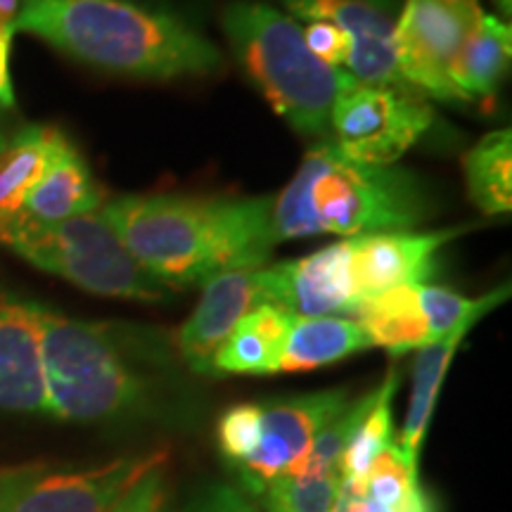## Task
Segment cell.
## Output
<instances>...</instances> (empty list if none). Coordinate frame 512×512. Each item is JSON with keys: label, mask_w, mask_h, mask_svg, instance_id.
<instances>
[{"label": "cell", "mask_w": 512, "mask_h": 512, "mask_svg": "<svg viewBox=\"0 0 512 512\" xmlns=\"http://www.w3.org/2000/svg\"><path fill=\"white\" fill-rule=\"evenodd\" d=\"M399 389V373L389 370L380 387L375 389V401L351 434L342 453V482H358L366 477L368 467L389 444H394V422H392V399Z\"/></svg>", "instance_id": "24"}, {"label": "cell", "mask_w": 512, "mask_h": 512, "mask_svg": "<svg viewBox=\"0 0 512 512\" xmlns=\"http://www.w3.org/2000/svg\"><path fill=\"white\" fill-rule=\"evenodd\" d=\"M354 316L366 332L370 347L387 349L392 356H403L432 342L430 325L418 299V285L370 294L356 306Z\"/></svg>", "instance_id": "19"}, {"label": "cell", "mask_w": 512, "mask_h": 512, "mask_svg": "<svg viewBox=\"0 0 512 512\" xmlns=\"http://www.w3.org/2000/svg\"><path fill=\"white\" fill-rule=\"evenodd\" d=\"M342 475L280 477L264 491L268 512H335Z\"/></svg>", "instance_id": "26"}, {"label": "cell", "mask_w": 512, "mask_h": 512, "mask_svg": "<svg viewBox=\"0 0 512 512\" xmlns=\"http://www.w3.org/2000/svg\"><path fill=\"white\" fill-rule=\"evenodd\" d=\"M100 211L133 259L174 292L261 268L275 247L273 197L124 195Z\"/></svg>", "instance_id": "1"}, {"label": "cell", "mask_w": 512, "mask_h": 512, "mask_svg": "<svg viewBox=\"0 0 512 512\" xmlns=\"http://www.w3.org/2000/svg\"><path fill=\"white\" fill-rule=\"evenodd\" d=\"M465 228L392 230L349 238V271L358 299L401 285H425L439 273V254ZM358 302V304H361Z\"/></svg>", "instance_id": "13"}, {"label": "cell", "mask_w": 512, "mask_h": 512, "mask_svg": "<svg viewBox=\"0 0 512 512\" xmlns=\"http://www.w3.org/2000/svg\"><path fill=\"white\" fill-rule=\"evenodd\" d=\"M465 181L470 200L486 216L512 209V131L501 128L479 140L465 155Z\"/></svg>", "instance_id": "23"}, {"label": "cell", "mask_w": 512, "mask_h": 512, "mask_svg": "<svg viewBox=\"0 0 512 512\" xmlns=\"http://www.w3.org/2000/svg\"><path fill=\"white\" fill-rule=\"evenodd\" d=\"M370 342L354 318L294 316L278 373H306L368 349Z\"/></svg>", "instance_id": "20"}, {"label": "cell", "mask_w": 512, "mask_h": 512, "mask_svg": "<svg viewBox=\"0 0 512 512\" xmlns=\"http://www.w3.org/2000/svg\"><path fill=\"white\" fill-rule=\"evenodd\" d=\"M413 482H418V467L406 458L399 444H389L370 463L366 477H363V489L375 503L394 510Z\"/></svg>", "instance_id": "27"}, {"label": "cell", "mask_w": 512, "mask_h": 512, "mask_svg": "<svg viewBox=\"0 0 512 512\" xmlns=\"http://www.w3.org/2000/svg\"><path fill=\"white\" fill-rule=\"evenodd\" d=\"M347 389H328L261 401V437L254 456L238 467L240 484L264 496L268 484L302 470L313 441L332 418L349 406Z\"/></svg>", "instance_id": "10"}, {"label": "cell", "mask_w": 512, "mask_h": 512, "mask_svg": "<svg viewBox=\"0 0 512 512\" xmlns=\"http://www.w3.org/2000/svg\"><path fill=\"white\" fill-rule=\"evenodd\" d=\"M166 463V453L117 458L95 467L29 463L0 470V512H114Z\"/></svg>", "instance_id": "7"}, {"label": "cell", "mask_w": 512, "mask_h": 512, "mask_svg": "<svg viewBox=\"0 0 512 512\" xmlns=\"http://www.w3.org/2000/svg\"><path fill=\"white\" fill-rule=\"evenodd\" d=\"M164 501L162 494V470L150 475L147 479H143L136 489L128 494L124 501H121L114 512H147L152 505Z\"/></svg>", "instance_id": "31"}, {"label": "cell", "mask_w": 512, "mask_h": 512, "mask_svg": "<svg viewBox=\"0 0 512 512\" xmlns=\"http://www.w3.org/2000/svg\"><path fill=\"white\" fill-rule=\"evenodd\" d=\"M8 140H10V136H8V133H3V128H0V150H3Z\"/></svg>", "instance_id": "39"}, {"label": "cell", "mask_w": 512, "mask_h": 512, "mask_svg": "<svg viewBox=\"0 0 512 512\" xmlns=\"http://www.w3.org/2000/svg\"><path fill=\"white\" fill-rule=\"evenodd\" d=\"M12 22L0 17V110H12L15 107V88H12L10 76V48H12Z\"/></svg>", "instance_id": "32"}, {"label": "cell", "mask_w": 512, "mask_h": 512, "mask_svg": "<svg viewBox=\"0 0 512 512\" xmlns=\"http://www.w3.org/2000/svg\"><path fill=\"white\" fill-rule=\"evenodd\" d=\"M261 437V406L259 403H238L230 406L216 425V441L223 460L230 467H242L254 456Z\"/></svg>", "instance_id": "28"}, {"label": "cell", "mask_w": 512, "mask_h": 512, "mask_svg": "<svg viewBox=\"0 0 512 512\" xmlns=\"http://www.w3.org/2000/svg\"><path fill=\"white\" fill-rule=\"evenodd\" d=\"M434 211L425 178L401 166L361 164L344 157L332 140L306 152L302 166L273 197V242L413 230Z\"/></svg>", "instance_id": "4"}, {"label": "cell", "mask_w": 512, "mask_h": 512, "mask_svg": "<svg viewBox=\"0 0 512 512\" xmlns=\"http://www.w3.org/2000/svg\"><path fill=\"white\" fill-rule=\"evenodd\" d=\"M510 297V283H505L496 290H491L484 297L470 299L463 294L448 290L441 285H418V299L425 313L427 325H430V337L432 342L451 335L453 330L463 328V325H475L482 320L486 313H491L496 306H501L505 299Z\"/></svg>", "instance_id": "25"}, {"label": "cell", "mask_w": 512, "mask_h": 512, "mask_svg": "<svg viewBox=\"0 0 512 512\" xmlns=\"http://www.w3.org/2000/svg\"><path fill=\"white\" fill-rule=\"evenodd\" d=\"M147 512H166V510H164V501H159V503H155V505H152V508H150V510H147Z\"/></svg>", "instance_id": "40"}, {"label": "cell", "mask_w": 512, "mask_h": 512, "mask_svg": "<svg viewBox=\"0 0 512 512\" xmlns=\"http://www.w3.org/2000/svg\"><path fill=\"white\" fill-rule=\"evenodd\" d=\"M41 351L55 420H124L150 413L162 396L169 361L157 332L76 320L41 306Z\"/></svg>", "instance_id": "3"}, {"label": "cell", "mask_w": 512, "mask_h": 512, "mask_svg": "<svg viewBox=\"0 0 512 512\" xmlns=\"http://www.w3.org/2000/svg\"><path fill=\"white\" fill-rule=\"evenodd\" d=\"M373 3H377V5H382V8H387V10H396V5H399V0H373Z\"/></svg>", "instance_id": "37"}, {"label": "cell", "mask_w": 512, "mask_h": 512, "mask_svg": "<svg viewBox=\"0 0 512 512\" xmlns=\"http://www.w3.org/2000/svg\"><path fill=\"white\" fill-rule=\"evenodd\" d=\"M496 3H498V8L505 12V15H510V8H512L510 0H496Z\"/></svg>", "instance_id": "38"}, {"label": "cell", "mask_w": 512, "mask_h": 512, "mask_svg": "<svg viewBox=\"0 0 512 512\" xmlns=\"http://www.w3.org/2000/svg\"><path fill=\"white\" fill-rule=\"evenodd\" d=\"M261 302L294 316H354L358 299L349 271V242L328 245L304 259L256 268Z\"/></svg>", "instance_id": "11"}, {"label": "cell", "mask_w": 512, "mask_h": 512, "mask_svg": "<svg viewBox=\"0 0 512 512\" xmlns=\"http://www.w3.org/2000/svg\"><path fill=\"white\" fill-rule=\"evenodd\" d=\"M12 29L27 31L105 74L171 81L221 72V50L171 12L128 0H24Z\"/></svg>", "instance_id": "2"}, {"label": "cell", "mask_w": 512, "mask_h": 512, "mask_svg": "<svg viewBox=\"0 0 512 512\" xmlns=\"http://www.w3.org/2000/svg\"><path fill=\"white\" fill-rule=\"evenodd\" d=\"M335 512H394L392 508H384V505L375 503L368 496H351V498H339Z\"/></svg>", "instance_id": "34"}, {"label": "cell", "mask_w": 512, "mask_h": 512, "mask_svg": "<svg viewBox=\"0 0 512 512\" xmlns=\"http://www.w3.org/2000/svg\"><path fill=\"white\" fill-rule=\"evenodd\" d=\"M259 304L264 302H261L256 268L228 271L209 278L202 285L200 304L176 335L181 361L195 375L211 377L216 351L223 347L235 325Z\"/></svg>", "instance_id": "15"}, {"label": "cell", "mask_w": 512, "mask_h": 512, "mask_svg": "<svg viewBox=\"0 0 512 512\" xmlns=\"http://www.w3.org/2000/svg\"><path fill=\"white\" fill-rule=\"evenodd\" d=\"M294 320L283 306L259 304L235 325L211 363V377L275 375Z\"/></svg>", "instance_id": "17"}, {"label": "cell", "mask_w": 512, "mask_h": 512, "mask_svg": "<svg viewBox=\"0 0 512 512\" xmlns=\"http://www.w3.org/2000/svg\"><path fill=\"white\" fill-rule=\"evenodd\" d=\"M24 0H0V17L8 19V22H15L19 10H22Z\"/></svg>", "instance_id": "35"}, {"label": "cell", "mask_w": 512, "mask_h": 512, "mask_svg": "<svg viewBox=\"0 0 512 512\" xmlns=\"http://www.w3.org/2000/svg\"><path fill=\"white\" fill-rule=\"evenodd\" d=\"M484 17L479 0H403L394 19V55L401 81L413 93L467 102L453 67Z\"/></svg>", "instance_id": "8"}, {"label": "cell", "mask_w": 512, "mask_h": 512, "mask_svg": "<svg viewBox=\"0 0 512 512\" xmlns=\"http://www.w3.org/2000/svg\"><path fill=\"white\" fill-rule=\"evenodd\" d=\"M470 330L472 325H463V328L453 330L451 335L425 344V347L418 349V356H415L411 403H408L406 422H403L399 441V448L415 467H418L422 441H425V434L432 425V415L434 408H437L448 368H451L456 351L463 344V339L470 335Z\"/></svg>", "instance_id": "21"}, {"label": "cell", "mask_w": 512, "mask_h": 512, "mask_svg": "<svg viewBox=\"0 0 512 512\" xmlns=\"http://www.w3.org/2000/svg\"><path fill=\"white\" fill-rule=\"evenodd\" d=\"M8 247L31 266L98 297L166 302L174 294L133 259L100 209L60 223L19 221Z\"/></svg>", "instance_id": "6"}, {"label": "cell", "mask_w": 512, "mask_h": 512, "mask_svg": "<svg viewBox=\"0 0 512 512\" xmlns=\"http://www.w3.org/2000/svg\"><path fill=\"white\" fill-rule=\"evenodd\" d=\"M432 121L434 112L413 91L356 81L335 102L330 140L354 162L389 166L420 143Z\"/></svg>", "instance_id": "9"}, {"label": "cell", "mask_w": 512, "mask_h": 512, "mask_svg": "<svg viewBox=\"0 0 512 512\" xmlns=\"http://www.w3.org/2000/svg\"><path fill=\"white\" fill-rule=\"evenodd\" d=\"M292 17L304 22H330L349 34L347 74L363 86L411 91L401 81L394 55V12L373 0H280Z\"/></svg>", "instance_id": "12"}, {"label": "cell", "mask_w": 512, "mask_h": 512, "mask_svg": "<svg viewBox=\"0 0 512 512\" xmlns=\"http://www.w3.org/2000/svg\"><path fill=\"white\" fill-rule=\"evenodd\" d=\"M188 512H261L256 505L238 489L230 486H214L204 491L195 503L190 505Z\"/></svg>", "instance_id": "30"}, {"label": "cell", "mask_w": 512, "mask_h": 512, "mask_svg": "<svg viewBox=\"0 0 512 512\" xmlns=\"http://www.w3.org/2000/svg\"><path fill=\"white\" fill-rule=\"evenodd\" d=\"M223 34L268 105L302 136H328L335 102L356 83L306 46L302 24L266 3L238 0L221 15Z\"/></svg>", "instance_id": "5"}, {"label": "cell", "mask_w": 512, "mask_h": 512, "mask_svg": "<svg viewBox=\"0 0 512 512\" xmlns=\"http://www.w3.org/2000/svg\"><path fill=\"white\" fill-rule=\"evenodd\" d=\"M105 204V192L88 169L86 159L62 133L53 157L24 202L22 221L60 223L91 214Z\"/></svg>", "instance_id": "16"}, {"label": "cell", "mask_w": 512, "mask_h": 512, "mask_svg": "<svg viewBox=\"0 0 512 512\" xmlns=\"http://www.w3.org/2000/svg\"><path fill=\"white\" fill-rule=\"evenodd\" d=\"M510 55V27L498 17L484 15L453 67V83L463 93V98L467 102L475 98H491L503 74L508 72Z\"/></svg>", "instance_id": "22"}, {"label": "cell", "mask_w": 512, "mask_h": 512, "mask_svg": "<svg viewBox=\"0 0 512 512\" xmlns=\"http://www.w3.org/2000/svg\"><path fill=\"white\" fill-rule=\"evenodd\" d=\"M0 413L48 415L41 304L0 290Z\"/></svg>", "instance_id": "14"}, {"label": "cell", "mask_w": 512, "mask_h": 512, "mask_svg": "<svg viewBox=\"0 0 512 512\" xmlns=\"http://www.w3.org/2000/svg\"><path fill=\"white\" fill-rule=\"evenodd\" d=\"M394 512H439V503L434 501V496L418 479V482H413L411 489L403 494L401 501L396 503Z\"/></svg>", "instance_id": "33"}, {"label": "cell", "mask_w": 512, "mask_h": 512, "mask_svg": "<svg viewBox=\"0 0 512 512\" xmlns=\"http://www.w3.org/2000/svg\"><path fill=\"white\" fill-rule=\"evenodd\" d=\"M304 41L313 55L328 67L344 69L351 55V38L330 22H306L302 27Z\"/></svg>", "instance_id": "29"}, {"label": "cell", "mask_w": 512, "mask_h": 512, "mask_svg": "<svg viewBox=\"0 0 512 512\" xmlns=\"http://www.w3.org/2000/svg\"><path fill=\"white\" fill-rule=\"evenodd\" d=\"M60 138L62 131L55 126H24L0 150V245H8L12 230L22 221L24 202Z\"/></svg>", "instance_id": "18"}, {"label": "cell", "mask_w": 512, "mask_h": 512, "mask_svg": "<svg viewBox=\"0 0 512 512\" xmlns=\"http://www.w3.org/2000/svg\"><path fill=\"white\" fill-rule=\"evenodd\" d=\"M128 3H136L140 8H147V10L171 12V15H176L174 8H171V0H128Z\"/></svg>", "instance_id": "36"}]
</instances>
